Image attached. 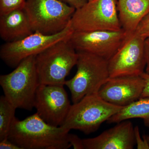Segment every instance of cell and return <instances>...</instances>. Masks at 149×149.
Returning a JSON list of instances; mask_svg holds the SVG:
<instances>
[{"instance_id":"3957f363","label":"cell","mask_w":149,"mask_h":149,"mask_svg":"<svg viewBox=\"0 0 149 149\" xmlns=\"http://www.w3.org/2000/svg\"><path fill=\"white\" fill-rule=\"evenodd\" d=\"M122 108L104 100L98 93L87 95L71 105L61 126L69 131L74 129L89 135L97 131L103 123Z\"/></svg>"},{"instance_id":"277c9868","label":"cell","mask_w":149,"mask_h":149,"mask_svg":"<svg viewBox=\"0 0 149 149\" xmlns=\"http://www.w3.org/2000/svg\"><path fill=\"white\" fill-rule=\"evenodd\" d=\"M77 58L78 54L69 39L56 43L38 54L35 64L40 84L64 85Z\"/></svg>"},{"instance_id":"2e32d148","label":"cell","mask_w":149,"mask_h":149,"mask_svg":"<svg viewBox=\"0 0 149 149\" xmlns=\"http://www.w3.org/2000/svg\"><path fill=\"white\" fill-rule=\"evenodd\" d=\"M133 118H142L144 125L149 130V97L141 98L127 106L107 120L109 123H118Z\"/></svg>"},{"instance_id":"44dd1931","label":"cell","mask_w":149,"mask_h":149,"mask_svg":"<svg viewBox=\"0 0 149 149\" xmlns=\"http://www.w3.org/2000/svg\"><path fill=\"white\" fill-rule=\"evenodd\" d=\"M69 141L72 147L74 149H84L83 139H81L77 135L70 134Z\"/></svg>"},{"instance_id":"ffe728a7","label":"cell","mask_w":149,"mask_h":149,"mask_svg":"<svg viewBox=\"0 0 149 149\" xmlns=\"http://www.w3.org/2000/svg\"><path fill=\"white\" fill-rule=\"evenodd\" d=\"M134 131L136 144H137V148L149 149V145L147 142L145 135L143 136V140L141 139L139 133V128L138 126H136L134 128Z\"/></svg>"},{"instance_id":"ba28073f","label":"cell","mask_w":149,"mask_h":149,"mask_svg":"<svg viewBox=\"0 0 149 149\" xmlns=\"http://www.w3.org/2000/svg\"><path fill=\"white\" fill-rule=\"evenodd\" d=\"M117 0H90L75 10L71 19L74 31L121 30Z\"/></svg>"},{"instance_id":"d6986e66","label":"cell","mask_w":149,"mask_h":149,"mask_svg":"<svg viewBox=\"0 0 149 149\" xmlns=\"http://www.w3.org/2000/svg\"><path fill=\"white\" fill-rule=\"evenodd\" d=\"M135 32L144 38L149 37V12L140 22Z\"/></svg>"},{"instance_id":"7c38bea8","label":"cell","mask_w":149,"mask_h":149,"mask_svg":"<svg viewBox=\"0 0 149 149\" xmlns=\"http://www.w3.org/2000/svg\"><path fill=\"white\" fill-rule=\"evenodd\" d=\"M145 85L141 76L109 77L98 94L107 102L123 107L141 98Z\"/></svg>"},{"instance_id":"5bb4252c","label":"cell","mask_w":149,"mask_h":149,"mask_svg":"<svg viewBox=\"0 0 149 149\" xmlns=\"http://www.w3.org/2000/svg\"><path fill=\"white\" fill-rule=\"evenodd\" d=\"M33 32L24 9L0 15V36L6 42L21 40Z\"/></svg>"},{"instance_id":"30bf717a","label":"cell","mask_w":149,"mask_h":149,"mask_svg":"<svg viewBox=\"0 0 149 149\" xmlns=\"http://www.w3.org/2000/svg\"><path fill=\"white\" fill-rule=\"evenodd\" d=\"M64 85L40 84L35 96L36 113L48 124L61 126L71 104Z\"/></svg>"},{"instance_id":"8fae6325","label":"cell","mask_w":149,"mask_h":149,"mask_svg":"<svg viewBox=\"0 0 149 149\" xmlns=\"http://www.w3.org/2000/svg\"><path fill=\"white\" fill-rule=\"evenodd\" d=\"M126 35L122 29L119 31H74L69 40L77 52L93 54L108 61Z\"/></svg>"},{"instance_id":"7a4b0ae2","label":"cell","mask_w":149,"mask_h":149,"mask_svg":"<svg viewBox=\"0 0 149 149\" xmlns=\"http://www.w3.org/2000/svg\"><path fill=\"white\" fill-rule=\"evenodd\" d=\"M36 56L24 59L12 72L0 76L4 95L16 109L31 111L34 107L36 92L40 85Z\"/></svg>"},{"instance_id":"484cf974","label":"cell","mask_w":149,"mask_h":149,"mask_svg":"<svg viewBox=\"0 0 149 149\" xmlns=\"http://www.w3.org/2000/svg\"><path fill=\"white\" fill-rule=\"evenodd\" d=\"M145 137H146V139L147 142H148V144L149 145V136H148V135H145Z\"/></svg>"},{"instance_id":"5b68a950","label":"cell","mask_w":149,"mask_h":149,"mask_svg":"<svg viewBox=\"0 0 149 149\" xmlns=\"http://www.w3.org/2000/svg\"><path fill=\"white\" fill-rule=\"evenodd\" d=\"M77 52V72L65 83L70 91L73 104L87 95L98 93L110 77L107 60L89 53Z\"/></svg>"},{"instance_id":"52a82bcc","label":"cell","mask_w":149,"mask_h":149,"mask_svg":"<svg viewBox=\"0 0 149 149\" xmlns=\"http://www.w3.org/2000/svg\"><path fill=\"white\" fill-rule=\"evenodd\" d=\"M74 32L70 21L64 29L56 34L34 32L21 40L3 45L0 49V57L8 66L16 67L28 57L37 56L56 43L70 39Z\"/></svg>"},{"instance_id":"cb8c5ba5","label":"cell","mask_w":149,"mask_h":149,"mask_svg":"<svg viewBox=\"0 0 149 149\" xmlns=\"http://www.w3.org/2000/svg\"><path fill=\"white\" fill-rule=\"evenodd\" d=\"M145 80V85L141 98L149 97V74L144 72L141 75Z\"/></svg>"},{"instance_id":"d4e9b609","label":"cell","mask_w":149,"mask_h":149,"mask_svg":"<svg viewBox=\"0 0 149 149\" xmlns=\"http://www.w3.org/2000/svg\"><path fill=\"white\" fill-rule=\"evenodd\" d=\"M145 53L146 59V72L149 74V37L145 41Z\"/></svg>"},{"instance_id":"9c48e42d","label":"cell","mask_w":149,"mask_h":149,"mask_svg":"<svg viewBox=\"0 0 149 149\" xmlns=\"http://www.w3.org/2000/svg\"><path fill=\"white\" fill-rule=\"evenodd\" d=\"M146 39L135 31L126 35L117 51L108 61L110 77L141 76L145 72Z\"/></svg>"},{"instance_id":"6da1fadb","label":"cell","mask_w":149,"mask_h":149,"mask_svg":"<svg viewBox=\"0 0 149 149\" xmlns=\"http://www.w3.org/2000/svg\"><path fill=\"white\" fill-rule=\"evenodd\" d=\"M69 130L48 124L37 113L23 120L15 118L8 139L22 149H67Z\"/></svg>"},{"instance_id":"603a6c76","label":"cell","mask_w":149,"mask_h":149,"mask_svg":"<svg viewBox=\"0 0 149 149\" xmlns=\"http://www.w3.org/2000/svg\"><path fill=\"white\" fill-rule=\"evenodd\" d=\"M61 1L66 3L76 10L82 7L85 4L88 2V0H61Z\"/></svg>"},{"instance_id":"e0dca14e","label":"cell","mask_w":149,"mask_h":149,"mask_svg":"<svg viewBox=\"0 0 149 149\" xmlns=\"http://www.w3.org/2000/svg\"><path fill=\"white\" fill-rule=\"evenodd\" d=\"M14 106L4 95L0 97V141L8 137L12 124L15 118Z\"/></svg>"},{"instance_id":"9a60e30c","label":"cell","mask_w":149,"mask_h":149,"mask_svg":"<svg viewBox=\"0 0 149 149\" xmlns=\"http://www.w3.org/2000/svg\"><path fill=\"white\" fill-rule=\"evenodd\" d=\"M117 6L121 28L127 34L135 32L149 12V0H117Z\"/></svg>"},{"instance_id":"ac0fdd59","label":"cell","mask_w":149,"mask_h":149,"mask_svg":"<svg viewBox=\"0 0 149 149\" xmlns=\"http://www.w3.org/2000/svg\"><path fill=\"white\" fill-rule=\"evenodd\" d=\"M26 0H0V15L24 9Z\"/></svg>"},{"instance_id":"4fadbf2b","label":"cell","mask_w":149,"mask_h":149,"mask_svg":"<svg viewBox=\"0 0 149 149\" xmlns=\"http://www.w3.org/2000/svg\"><path fill=\"white\" fill-rule=\"evenodd\" d=\"M83 141L85 149H133L136 144L134 128L128 120L118 123L98 136Z\"/></svg>"},{"instance_id":"7402d4cb","label":"cell","mask_w":149,"mask_h":149,"mask_svg":"<svg viewBox=\"0 0 149 149\" xmlns=\"http://www.w3.org/2000/svg\"><path fill=\"white\" fill-rule=\"evenodd\" d=\"M0 149H22L8 138L0 141Z\"/></svg>"},{"instance_id":"8992f818","label":"cell","mask_w":149,"mask_h":149,"mask_svg":"<svg viewBox=\"0 0 149 149\" xmlns=\"http://www.w3.org/2000/svg\"><path fill=\"white\" fill-rule=\"evenodd\" d=\"M24 9L34 32L49 35L64 29L75 11L61 0H26Z\"/></svg>"},{"instance_id":"4316f807","label":"cell","mask_w":149,"mask_h":149,"mask_svg":"<svg viewBox=\"0 0 149 149\" xmlns=\"http://www.w3.org/2000/svg\"><path fill=\"white\" fill-rule=\"evenodd\" d=\"M90 1V0H88V1Z\"/></svg>"}]
</instances>
